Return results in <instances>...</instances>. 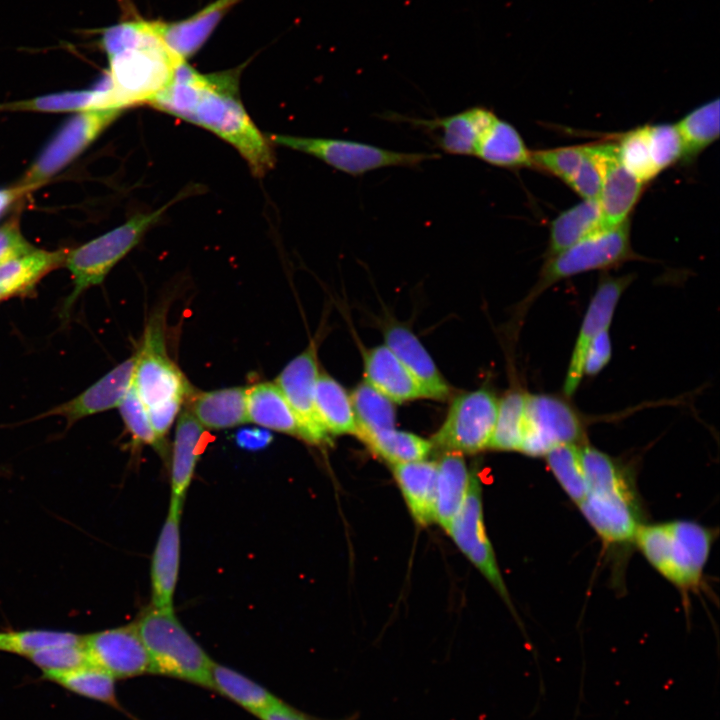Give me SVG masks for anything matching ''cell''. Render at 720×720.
I'll list each match as a JSON object with an SVG mask.
<instances>
[{"label":"cell","instance_id":"e0dca14e","mask_svg":"<svg viewBox=\"0 0 720 720\" xmlns=\"http://www.w3.org/2000/svg\"><path fill=\"white\" fill-rule=\"evenodd\" d=\"M601 168V190L598 203L603 228L620 225L638 202L644 183L636 179L621 163L616 143L594 144Z\"/></svg>","mask_w":720,"mask_h":720},{"label":"cell","instance_id":"bcb514c9","mask_svg":"<svg viewBox=\"0 0 720 720\" xmlns=\"http://www.w3.org/2000/svg\"><path fill=\"white\" fill-rule=\"evenodd\" d=\"M649 144L659 173L682 158L683 144L675 124L649 125Z\"/></svg>","mask_w":720,"mask_h":720},{"label":"cell","instance_id":"30bf717a","mask_svg":"<svg viewBox=\"0 0 720 720\" xmlns=\"http://www.w3.org/2000/svg\"><path fill=\"white\" fill-rule=\"evenodd\" d=\"M498 410V400L487 389L456 396L438 431L432 436L433 448L445 452L474 454L489 448Z\"/></svg>","mask_w":720,"mask_h":720},{"label":"cell","instance_id":"ba28073f","mask_svg":"<svg viewBox=\"0 0 720 720\" xmlns=\"http://www.w3.org/2000/svg\"><path fill=\"white\" fill-rule=\"evenodd\" d=\"M634 256L630 240V220L612 228H601L566 250L547 257L529 299L553 284L572 276L614 267Z\"/></svg>","mask_w":720,"mask_h":720},{"label":"cell","instance_id":"f5cc1de1","mask_svg":"<svg viewBox=\"0 0 720 720\" xmlns=\"http://www.w3.org/2000/svg\"><path fill=\"white\" fill-rule=\"evenodd\" d=\"M24 193L25 190L21 186L0 189V216Z\"/></svg>","mask_w":720,"mask_h":720},{"label":"cell","instance_id":"44dd1931","mask_svg":"<svg viewBox=\"0 0 720 720\" xmlns=\"http://www.w3.org/2000/svg\"><path fill=\"white\" fill-rule=\"evenodd\" d=\"M240 1L216 0L183 20L157 21L158 34L178 59L186 61L199 51L224 16Z\"/></svg>","mask_w":720,"mask_h":720},{"label":"cell","instance_id":"7c38bea8","mask_svg":"<svg viewBox=\"0 0 720 720\" xmlns=\"http://www.w3.org/2000/svg\"><path fill=\"white\" fill-rule=\"evenodd\" d=\"M122 110L94 108L70 118L49 141L19 186L28 192L44 183L79 155Z\"/></svg>","mask_w":720,"mask_h":720},{"label":"cell","instance_id":"8992f818","mask_svg":"<svg viewBox=\"0 0 720 720\" xmlns=\"http://www.w3.org/2000/svg\"><path fill=\"white\" fill-rule=\"evenodd\" d=\"M108 59L107 107L120 109L148 104L171 82L177 66L183 62L166 47L158 31L144 43Z\"/></svg>","mask_w":720,"mask_h":720},{"label":"cell","instance_id":"1f68e13d","mask_svg":"<svg viewBox=\"0 0 720 720\" xmlns=\"http://www.w3.org/2000/svg\"><path fill=\"white\" fill-rule=\"evenodd\" d=\"M601 228L598 201L583 200L564 210L551 222L547 257L566 250Z\"/></svg>","mask_w":720,"mask_h":720},{"label":"cell","instance_id":"ab89813d","mask_svg":"<svg viewBox=\"0 0 720 720\" xmlns=\"http://www.w3.org/2000/svg\"><path fill=\"white\" fill-rule=\"evenodd\" d=\"M12 110L42 112L80 111L107 107V93L98 88L83 91H68L29 99L5 106Z\"/></svg>","mask_w":720,"mask_h":720},{"label":"cell","instance_id":"484cf974","mask_svg":"<svg viewBox=\"0 0 720 720\" xmlns=\"http://www.w3.org/2000/svg\"><path fill=\"white\" fill-rule=\"evenodd\" d=\"M204 428L189 409L181 412L176 427L171 460V497L184 502L200 453Z\"/></svg>","mask_w":720,"mask_h":720},{"label":"cell","instance_id":"d6986e66","mask_svg":"<svg viewBox=\"0 0 720 720\" xmlns=\"http://www.w3.org/2000/svg\"><path fill=\"white\" fill-rule=\"evenodd\" d=\"M496 115L482 106L433 119H406L428 134L444 152L452 155L474 156L478 140Z\"/></svg>","mask_w":720,"mask_h":720},{"label":"cell","instance_id":"60d3db41","mask_svg":"<svg viewBox=\"0 0 720 720\" xmlns=\"http://www.w3.org/2000/svg\"><path fill=\"white\" fill-rule=\"evenodd\" d=\"M616 144L621 163L640 182L645 184L659 174L651 155L649 125L627 132Z\"/></svg>","mask_w":720,"mask_h":720},{"label":"cell","instance_id":"4fadbf2b","mask_svg":"<svg viewBox=\"0 0 720 720\" xmlns=\"http://www.w3.org/2000/svg\"><path fill=\"white\" fill-rule=\"evenodd\" d=\"M447 533L506 603L510 605L508 591L500 573L494 550L485 531L482 487L476 470H471L466 496Z\"/></svg>","mask_w":720,"mask_h":720},{"label":"cell","instance_id":"d590c367","mask_svg":"<svg viewBox=\"0 0 720 720\" xmlns=\"http://www.w3.org/2000/svg\"><path fill=\"white\" fill-rule=\"evenodd\" d=\"M360 440L392 465L423 460L433 449L431 441L395 428L365 435Z\"/></svg>","mask_w":720,"mask_h":720},{"label":"cell","instance_id":"5b68a950","mask_svg":"<svg viewBox=\"0 0 720 720\" xmlns=\"http://www.w3.org/2000/svg\"><path fill=\"white\" fill-rule=\"evenodd\" d=\"M134 626L149 658V673L211 689L214 661L184 628L174 609L152 607Z\"/></svg>","mask_w":720,"mask_h":720},{"label":"cell","instance_id":"277c9868","mask_svg":"<svg viewBox=\"0 0 720 720\" xmlns=\"http://www.w3.org/2000/svg\"><path fill=\"white\" fill-rule=\"evenodd\" d=\"M159 320L146 328L136 355L133 384L147 411L155 433L165 440L192 388L177 365L168 357Z\"/></svg>","mask_w":720,"mask_h":720},{"label":"cell","instance_id":"7dc6e473","mask_svg":"<svg viewBox=\"0 0 720 720\" xmlns=\"http://www.w3.org/2000/svg\"><path fill=\"white\" fill-rule=\"evenodd\" d=\"M601 168L594 144L587 145L586 154L567 183L583 200L598 201L601 190Z\"/></svg>","mask_w":720,"mask_h":720},{"label":"cell","instance_id":"ffe728a7","mask_svg":"<svg viewBox=\"0 0 720 720\" xmlns=\"http://www.w3.org/2000/svg\"><path fill=\"white\" fill-rule=\"evenodd\" d=\"M136 355L125 360L74 399L65 402L45 415H58L73 424L77 420L118 407L132 380Z\"/></svg>","mask_w":720,"mask_h":720},{"label":"cell","instance_id":"3957f363","mask_svg":"<svg viewBox=\"0 0 720 720\" xmlns=\"http://www.w3.org/2000/svg\"><path fill=\"white\" fill-rule=\"evenodd\" d=\"M713 539L711 529L694 521L675 520L641 524L633 542L664 578L688 591L701 583Z\"/></svg>","mask_w":720,"mask_h":720},{"label":"cell","instance_id":"2e32d148","mask_svg":"<svg viewBox=\"0 0 720 720\" xmlns=\"http://www.w3.org/2000/svg\"><path fill=\"white\" fill-rule=\"evenodd\" d=\"M632 280L633 276L631 274L619 277L608 276L602 279L596 288L572 350L563 384L566 397L572 396L578 389L583 377V362L586 350L600 332L609 328L617 304Z\"/></svg>","mask_w":720,"mask_h":720},{"label":"cell","instance_id":"f907efd6","mask_svg":"<svg viewBox=\"0 0 720 720\" xmlns=\"http://www.w3.org/2000/svg\"><path fill=\"white\" fill-rule=\"evenodd\" d=\"M272 435L266 429L246 428L236 434V443L239 447L256 450L270 444Z\"/></svg>","mask_w":720,"mask_h":720},{"label":"cell","instance_id":"c3c4849f","mask_svg":"<svg viewBox=\"0 0 720 720\" xmlns=\"http://www.w3.org/2000/svg\"><path fill=\"white\" fill-rule=\"evenodd\" d=\"M612 355L609 328L598 334L589 344L583 362V376H595L605 368Z\"/></svg>","mask_w":720,"mask_h":720},{"label":"cell","instance_id":"6da1fadb","mask_svg":"<svg viewBox=\"0 0 720 720\" xmlns=\"http://www.w3.org/2000/svg\"><path fill=\"white\" fill-rule=\"evenodd\" d=\"M241 68L202 74L181 62L171 82L148 104L203 127L233 145L252 173L263 177L275 163L273 149L239 96Z\"/></svg>","mask_w":720,"mask_h":720},{"label":"cell","instance_id":"f35d334b","mask_svg":"<svg viewBox=\"0 0 720 720\" xmlns=\"http://www.w3.org/2000/svg\"><path fill=\"white\" fill-rule=\"evenodd\" d=\"M580 445L558 446L544 456L550 471L577 506L584 499L587 490Z\"/></svg>","mask_w":720,"mask_h":720},{"label":"cell","instance_id":"836d02e7","mask_svg":"<svg viewBox=\"0 0 720 720\" xmlns=\"http://www.w3.org/2000/svg\"><path fill=\"white\" fill-rule=\"evenodd\" d=\"M350 398L356 421L355 435L359 439L374 432L395 428L394 402L368 382L358 384Z\"/></svg>","mask_w":720,"mask_h":720},{"label":"cell","instance_id":"7402d4cb","mask_svg":"<svg viewBox=\"0 0 720 720\" xmlns=\"http://www.w3.org/2000/svg\"><path fill=\"white\" fill-rule=\"evenodd\" d=\"M385 345L397 356L418 383L423 396L447 399L450 387L433 359L415 334L403 325H391L384 331Z\"/></svg>","mask_w":720,"mask_h":720},{"label":"cell","instance_id":"7bdbcfd3","mask_svg":"<svg viewBox=\"0 0 720 720\" xmlns=\"http://www.w3.org/2000/svg\"><path fill=\"white\" fill-rule=\"evenodd\" d=\"M118 407L124 424L135 444L153 446L160 453L166 451L165 440L155 433L147 411L134 387L133 380Z\"/></svg>","mask_w":720,"mask_h":720},{"label":"cell","instance_id":"f1b7e54d","mask_svg":"<svg viewBox=\"0 0 720 720\" xmlns=\"http://www.w3.org/2000/svg\"><path fill=\"white\" fill-rule=\"evenodd\" d=\"M474 156L501 168L532 167L531 151L518 131L497 116L480 136Z\"/></svg>","mask_w":720,"mask_h":720},{"label":"cell","instance_id":"4dcf8cb0","mask_svg":"<svg viewBox=\"0 0 720 720\" xmlns=\"http://www.w3.org/2000/svg\"><path fill=\"white\" fill-rule=\"evenodd\" d=\"M247 417L265 429L300 438L297 419L275 382L247 388Z\"/></svg>","mask_w":720,"mask_h":720},{"label":"cell","instance_id":"b9f144b4","mask_svg":"<svg viewBox=\"0 0 720 720\" xmlns=\"http://www.w3.org/2000/svg\"><path fill=\"white\" fill-rule=\"evenodd\" d=\"M82 635L44 629L0 631V652L26 657L32 652L59 644L80 642Z\"/></svg>","mask_w":720,"mask_h":720},{"label":"cell","instance_id":"d4e9b609","mask_svg":"<svg viewBox=\"0 0 720 720\" xmlns=\"http://www.w3.org/2000/svg\"><path fill=\"white\" fill-rule=\"evenodd\" d=\"M188 400L189 411L203 428L227 429L248 421L245 387L192 393Z\"/></svg>","mask_w":720,"mask_h":720},{"label":"cell","instance_id":"9c48e42d","mask_svg":"<svg viewBox=\"0 0 720 720\" xmlns=\"http://www.w3.org/2000/svg\"><path fill=\"white\" fill-rule=\"evenodd\" d=\"M277 145L311 155L329 166L358 176L384 167H417L438 154L394 151L367 143L333 138L271 135Z\"/></svg>","mask_w":720,"mask_h":720},{"label":"cell","instance_id":"816d5d0a","mask_svg":"<svg viewBox=\"0 0 720 720\" xmlns=\"http://www.w3.org/2000/svg\"><path fill=\"white\" fill-rule=\"evenodd\" d=\"M260 720H311L304 713L291 708L285 711H271L257 715Z\"/></svg>","mask_w":720,"mask_h":720},{"label":"cell","instance_id":"ac0fdd59","mask_svg":"<svg viewBox=\"0 0 720 720\" xmlns=\"http://www.w3.org/2000/svg\"><path fill=\"white\" fill-rule=\"evenodd\" d=\"M184 502L170 499L167 517L151 559L152 607L174 609L180 565V521Z\"/></svg>","mask_w":720,"mask_h":720},{"label":"cell","instance_id":"4316f807","mask_svg":"<svg viewBox=\"0 0 720 720\" xmlns=\"http://www.w3.org/2000/svg\"><path fill=\"white\" fill-rule=\"evenodd\" d=\"M66 254L32 247L0 261V300L30 289L46 273L63 263Z\"/></svg>","mask_w":720,"mask_h":720},{"label":"cell","instance_id":"7a4b0ae2","mask_svg":"<svg viewBox=\"0 0 720 720\" xmlns=\"http://www.w3.org/2000/svg\"><path fill=\"white\" fill-rule=\"evenodd\" d=\"M580 451L587 484L582 514L606 543L633 542L641 523L623 466L593 446L581 444Z\"/></svg>","mask_w":720,"mask_h":720},{"label":"cell","instance_id":"ee69618b","mask_svg":"<svg viewBox=\"0 0 720 720\" xmlns=\"http://www.w3.org/2000/svg\"><path fill=\"white\" fill-rule=\"evenodd\" d=\"M42 673L63 672L91 665L82 639L77 643L48 646L27 655Z\"/></svg>","mask_w":720,"mask_h":720},{"label":"cell","instance_id":"f6af8a7d","mask_svg":"<svg viewBox=\"0 0 720 720\" xmlns=\"http://www.w3.org/2000/svg\"><path fill=\"white\" fill-rule=\"evenodd\" d=\"M587 151V145L531 151L532 167L558 177L566 184L575 174Z\"/></svg>","mask_w":720,"mask_h":720},{"label":"cell","instance_id":"52a82bcc","mask_svg":"<svg viewBox=\"0 0 720 720\" xmlns=\"http://www.w3.org/2000/svg\"><path fill=\"white\" fill-rule=\"evenodd\" d=\"M171 203L153 212L135 215L121 226L66 254L64 262L72 274L74 289L64 304L65 314L85 289L104 280L112 267L138 244Z\"/></svg>","mask_w":720,"mask_h":720},{"label":"cell","instance_id":"5bb4252c","mask_svg":"<svg viewBox=\"0 0 720 720\" xmlns=\"http://www.w3.org/2000/svg\"><path fill=\"white\" fill-rule=\"evenodd\" d=\"M318 375L317 350L314 342H311L283 368L275 380L297 419L300 438L313 445L330 441V435L322 425L315 405Z\"/></svg>","mask_w":720,"mask_h":720},{"label":"cell","instance_id":"9a60e30c","mask_svg":"<svg viewBox=\"0 0 720 720\" xmlns=\"http://www.w3.org/2000/svg\"><path fill=\"white\" fill-rule=\"evenodd\" d=\"M89 662L115 679L149 673V658L134 624L82 635Z\"/></svg>","mask_w":720,"mask_h":720},{"label":"cell","instance_id":"83f0119b","mask_svg":"<svg viewBox=\"0 0 720 720\" xmlns=\"http://www.w3.org/2000/svg\"><path fill=\"white\" fill-rule=\"evenodd\" d=\"M211 689L255 716L265 712L285 711L292 708L248 677L215 662L211 668Z\"/></svg>","mask_w":720,"mask_h":720},{"label":"cell","instance_id":"cb8c5ba5","mask_svg":"<svg viewBox=\"0 0 720 720\" xmlns=\"http://www.w3.org/2000/svg\"><path fill=\"white\" fill-rule=\"evenodd\" d=\"M392 471L415 521L422 526L435 522L437 462L395 464Z\"/></svg>","mask_w":720,"mask_h":720},{"label":"cell","instance_id":"e575fe53","mask_svg":"<svg viewBox=\"0 0 720 720\" xmlns=\"http://www.w3.org/2000/svg\"><path fill=\"white\" fill-rule=\"evenodd\" d=\"M43 678L80 696L121 709L116 697V679L96 666L85 665L63 672L44 673Z\"/></svg>","mask_w":720,"mask_h":720},{"label":"cell","instance_id":"d6a6232c","mask_svg":"<svg viewBox=\"0 0 720 720\" xmlns=\"http://www.w3.org/2000/svg\"><path fill=\"white\" fill-rule=\"evenodd\" d=\"M315 405L318 417L329 435H355L356 421L350 395L328 374L318 375Z\"/></svg>","mask_w":720,"mask_h":720},{"label":"cell","instance_id":"74e56055","mask_svg":"<svg viewBox=\"0 0 720 720\" xmlns=\"http://www.w3.org/2000/svg\"><path fill=\"white\" fill-rule=\"evenodd\" d=\"M525 396L520 390H511L498 401L497 417L489 448L501 451H519L525 425Z\"/></svg>","mask_w":720,"mask_h":720},{"label":"cell","instance_id":"8fae6325","mask_svg":"<svg viewBox=\"0 0 720 720\" xmlns=\"http://www.w3.org/2000/svg\"><path fill=\"white\" fill-rule=\"evenodd\" d=\"M584 435V421L567 400L551 394L526 393L524 434L519 452L544 457L558 446L583 444Z\"/></svg>","mask_w":720,"mask_h":720},{"label":"cell","instance_id":"8d00e7d4","mask_svg":"<svg viewBox=\"0 0 720 720\" xmlns=\"http://www.w3.org/2000/svg\"><path fill=\"white\" fill-rule=\"evenodd\" d=\"M675 125L683 144L681 159L689 162L719 137V99L701 105Z\"/></svg>","mask_w":720,"mask_h":720},{"label":"cell","instance_id":"603a6c76","mask_svg":"<svg viewBox=\"0 0 720 720\" xmlns=\"http://www.w3.org/2000/svg\"><path fill=\"white\" fill-rule=\"evenodd\" d=\"M364 371L366 382L394 403L424 397L416 380L385 344L365 352Z\"/></svg>","mask_w":720,"mask_h":720},{"label":"cell","instance_id":"f546056e","mask_svg":"<svg viewBox=\"0 0 720 720\" xmlns=\"http://www.w3.org/2000/svg\"><path fill=\"white\" fill-rule=\"evenodd\" d=\"M470 473L462 454L445 452L437 462L435 522L446 532L466 496Z\"/></svg>","mask_w":720,"mask_h":720},{"label":"cell","instance_id":"681fc988","mask_svg":"<svg viewBox=\"0 0 720 720\" xmlns=\"http://www.w3.org/2000/svg\"><path fill=\"white\" fill-rule=\"evenodd\" d=\"M32 248L22 237L16 224L0 227V261Z\"/></svg>","mask_w":720,"mask_h":720}]
</instances>
